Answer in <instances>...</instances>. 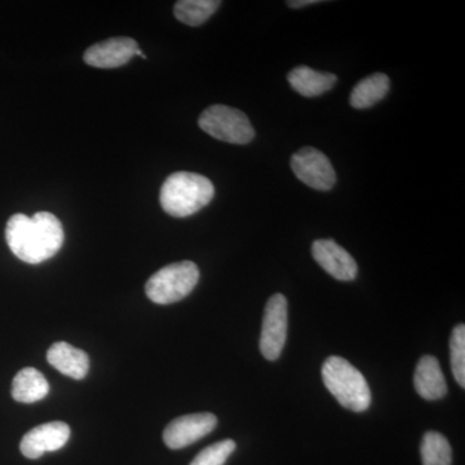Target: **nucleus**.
I'll return each mask as SVG.
<instances>
[{
  "instance_id": "nucleus-10",
  "label": "nucleus",
  "mask_w": 465,
  "mask_h": 465,
  "mask_svg": "<svg viewBox=\"0 0 465 465\" xmlns=\"http://www.w3.org/2000/svg\"><path fill=\"white\" fill-rule=\"evenodd\" d=\"M70 427L64 421H50L33 428L23 437L20 450L27 459H39L45 452L63 449L70 439Z\"/></svg>"
},
{
  "instance_id": "nucleus-11",
  "label": "nucleus",
  "mask_w": 465,
  "mask_h": 465,
  "mask_svg": "<svg viewBox=\"0 0 465 465\" xmlns=\"http://www.w3.org/2000/svg\"><path fill=\"white\" fill-rule=\"evenodd\" d=\"M314 260L330 275L339 281H353L357 277L358 266L356 260L351 258L347 250L339 246L332 240H318L312 246Z\"/></svg>"
},
{
  "instance_id": "nucleus-12",
  "label": "nucleus",
  "mask_w": 465,
  "mask_h": 465,
  "mask_svg": "<svg viewBox=\"0 0 465 465\" xmlns=\"http://www.w3.org/2000/svg\"><path fill=\"white\" fill-rule=\"evenodd\" d=\"M414 385L416 393L427 401L440 400L448 394V382L436 357L420 358L415 370Z\"/></svg>"
},
{
  "instance_id": "nucleus-17",
  "label": "nucleus",
  "mask_w": 465,
  "mask_h": 465,
  "mask_svg": "<svg viewBox=\"0 0 465 465\" xmlns=\"http://www.w3.org/2000/svg\"><path fill=\"white\" fill-rule=\"evenodd\" d=\"M222 2L217 0H180L174 5V17L189 26H200L213 16Z\"/></svg>"
},
{
  "instance_id": "nucleus-5",
  "label": "nucleus",
  "mask_w": 465,
  "mask_h": 465,
  "mask_svg": "<svg viewBox=\"0 0 465 465\" xmlns=\"http://www.w3.org/2000/svg\"><path fill=\"white\" fill-rule=\"evenodd\" d=\"M198 124L204 133L220 142L244 145L255 137L249 116L231 106H210L202 113Z\"/></svg>"
},
{
  "instance_id": "nucleus-13",
  "label": "nucleus",
  "mask_w": 465,
  "mask_h": 465,
  "mask_svg": "<svg viewBox=\"0 0 465 465\" xmlns=\"http://www.w3.org/2000/svg\"><path fill=\"white\" fill-rule=\"evenodd\" d=\"M47 361L61 374L82 381L90 370V358L85 351L65 341L54 342L47 351Z\"/></svg>"
},
{
  "instance_id": "nucleus-9",
  "label": "nucleus",
  "mask_w": 465,
  "mask_h": 465,
  "mask_svg": "<svg viewBox=\"0 0 465 465\" xmlns=\"http://www.w3.org/2000/svg\"><path fill=\"white\" fill-rule=\"evenodd\" d=\"M146 58L136 41L131 38H110L88 48L84 54V63L99 69H115L124 66L131 58Z\"/></svg>"
},
{
  "instance_id": "nucleus-3",
  "label": "nucleus",
  "mask_w": 465,
  "mask_h": 465,
  "mask_svg": "<svg viewBox=\"0 0 465 465\" xmlns=\"http://www.w3.org/2000/svg\"><path fill=\"white\" fill-rule=\"evenodd\" d=\"M324 387L344 409L363 412L371 405V391L365 376L345 358L331 356L322 366Z\"/></svg>"
},
{
  "instance_id": "nucleus-15",
  "label": "nucleus",
  "mask_w": 465,
  "mask_h": 465,
  "mask_svg": "<svg viewBox=\"0 0 465 465\" xmlns=\"http://www.w3.org/2000/svg\"><path fill=\"white\" fill-rule=\"evenodd\" d=\"M50 384L41 371L33 367L21 370L12 381V397L21 403L38 402L47 397Z\"/></svg>"
},
{
  "instance_id": "nucleus-20",
  "label": "nucleus",
  "mask_w": 465,
  "mask_h": 465,
  "mask_svg": "<svg viewBox=\"0 0 465 465\" xmlns=\"http://www.w3.org/2000/svg\"><path fill=\"white\" fill-rule=\"evenodd\" d=\"M235 448L237 445L232 440H220L202 450L191 465H224Z\"/></svg>"
},
{
  "instance_id": "nucleus-18",
  "label": "nucleus",
  "mask_w": 465,
  "mask_h": 465,
  "mask_svg": "<svg viewBox=\"0 0 465 465\" xmlns=\"http://www.w3.org/2000/svg\"><path fill=\"white\" fill-rule=\"evenodd\" d=\"M420 452L423 465H451V446L443 434L433 430L425 433Z\"/></svg>"
},
{
  "instance_id": "nucleus-19",
  "label": "nucleus",
  "mask_w": 465,
  "mask_h": 465,
  "mask_svg": "<svg viewBox=\"0 0 465 465\" xmlns=\"http://www.w3.org/2000/svg\"><path fill=\"white\" fill-rule=\"evenodd\" d=\"M450 357H451L452 374L461 388H465V326L458 324L452 330L450 339Z\"/></svg>"
},
{
  "instance_id": "nucleus-16",
  "label": "nucleus",
  "mask_w": 465,
  "mask_h": 465,
  "mask_svg": "<svg viewBox=\"0 0 465 465\" xmlns=\"http://www.w3.org/2000/svg\"><path fill=\"white\" fill-rule=\"evenodd\" d=\"M390 87V78L382 73H375L362 79L353 88L349 101L354 109H369L387 96Z\"/></svg>"
},
{
  "instance_id": "nucleus-7",
  "label": "nucleus",
  "mask_w": 465,
  "mask_h": 465,
  "mask_svg": "<svg viewBox=\"0 0 465 465\" xmlns=\"http://www.w3.org/2000/svg\"><path fill=\"white\" fill-rule=\"evenodd\" d=\"M291 168L300 182L316 189L327 192L336 183V173L330 159L314 148H302L291 158Z\"/></svg>"
},
{
  "instance_id": "nucleus-8",
  "label": "nucleus",
  "mask_w": 465,
  "mask_h": 465,
  "mask_svg": "<svg viewBox=\"0 0 465 465\" xmlns=\"http://www.w3.org/2000/svg\"><path fill=\"white\" fill-rule=\"evenodd\" d=\"M216 425L217 418L211 412L180 416L167 425L163 440L171 450L183 449L213 432Z\"/></svg>"
},
{
  "instance_id": "nucleus-1",
  "label": "nucleus",
  "mask_w": 465,
  "mask_h": 465,
  "mask_svg": "<svg viewBox=\"0 0 465 465\" xmlns=\"http://www.w3.org/2000/svg\"><path fill=\"white\" fill-rule=\"evenodd\" d=\"M5 240L16 258L41 264L63 247V224L51 213H36L33 217L16 213L8 220Z\"/></svg>"
},
{
  "instance_id": "nucleus-6",
  "label": "nucleus",
  "mask_w": 465,
  "mask_h": 465,
  "mask_svg": "<svg viewBox=\"0 0 465 465\" xmlns=\"http://www.w3.org/2000/svg\"><path fill=\"white\" fill-rule=\"evenodd\" d=\"M287 308V300L282 293H275L266 302L260 336V351L268 361H277L286 344L289 324Z\"/></svg>"
},
{
  "instance_id": "nucleus-2",
  "label": "nucleus",
  "mask_w": 465,
  "mask_h": 465,
  "mask_svg": "<svg viewBox=\"0 0 465 465\" xmlns=\"http://www.w3.org/2000/svg\"><path fill=\"white\" fill-rule=\"evenodd\" d=\"M215 195L207 177L194 173H176L167 177L161 189V206L173 217H188L206 207Z\"/></svg>"
},
{
  "instance_id": "nucleus-4",
  "label": "nucleus",
  "mask_w": 465,
  "mask_h": 465,
  "mask_svg": "<svg viewBox=\"0 0 465 465\" xmlns=\"http://www.w3.org/2000/svg\"><path fill=\"white\" fill-rule=\"evenodd\" d=\"M200 281V269L193 262H173L162 268L146 282L145 292L159 305L185 299Z\"/></svg>"
},
{
  "instance_id": "nucleus-14",
  "label": "nucleus",
  "mask_w": 465,
  "mask_h": 465,
  "mask_svg": "<svg viewBox=\"0 0 465 465\" xmlns=\"http://www.w3.org/2000/svg\"><path fill=\"white\" fill-rule=\"evenodd\" d=\"M287 79L291 87L304 97L321 96L324 92L331 90L338 82V76L331 73L316 72L308 66H299L291 70Z\"/></svg>"
},
{
  "instance_id": "nucleus-21",
  "label": "nucleus",
  "mask_w": 465,
  "mask_h": 465,
  "mask_svg": "<svg viewBox=\"0 0 465 465\" xmlns=\"http://www.w3.org/2000/svg\"><path fill=\"white\" fill-rule=\"evenodd\" d=\"M318 0H293V2H287V5L291 8H302L307 7L309 5H317Z\"/></svg>"
}]
</instances>
